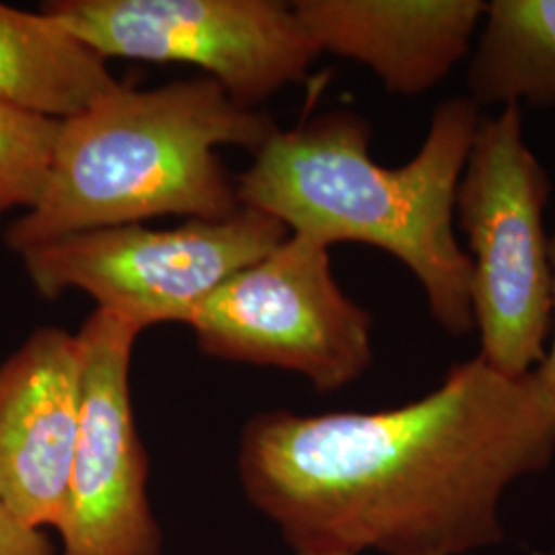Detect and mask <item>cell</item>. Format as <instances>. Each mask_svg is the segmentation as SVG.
Masks as SVG:
<instances>
[{
	"instance_id": "13",
	"label": "cell",
	"mask_w": 555,
	"mask_h": 555,
	"mask_svg": "<svg viewBox=\"0 0 555 555\" xmlns=\"http://www.w3.org/2000/svg\"><path fill=\"white\" fill-rule=\"evenodd\" d=\"M60 119L0 101V220L40 202L52 169Z\"/></svg>"
},
{
	"instance_id": "6",
	"label": "cell",
	"mask_w": 555,
	"mask_h": 555,
	"mask_svg": "<svg viewBox=\"0 0 555 555\" xmlns=\"http://www.w3.org/2000/svg\"><path fill=\"white\" fill-rule=\"evenodd\" d=\"M185 325L206 357L291 371L319 393L373 362V318L339 288L330 247L293 233L224 280Z\"/></svg>"
},
{
	"instance_id": "12",
	"label": "cell",
	"mask_w": 555,
	"mask_h": 555,
	"mask_svg": "<svg viewBox=\"0 0 555 555\" xmlns=\"http://www.w3.org/2000/svg\"><path fill=\"white\" fill-rule=\"evenodd\" d=\"M483 105H555V0H492L467 73Z\"/></svg>"
},
{
	"instance_id": "15",
	"label": "cell",
	"mask_w": 555,
	"mask_h": 555,
	"mask_svg": "<svg viewBox=\"0 0 555 555\" xmlns=\"http://www.w3.org/2000/svg\"><path fill=\"white\" fill-rule=\"evenodd\" d=\"M550 259H552V337L547 341V352L543 362L533 371L543 391L552 397L555 403V233L550 237Z\"/></svg>"
},
{
	"instance_id": "16",
	"label": "cell",
	"mask_w": 555,
	"mask_h": 555,
	"mask_svg": "<svg viewBox=\"0 0 555 555\" xmlns=\"http://www.w3.org/2000/svg\"><path fill=\"white\" fill-rule=\"evenodd\" d=\"M537 555H555V547H554V550H550V552H543V554H537Z\"/></svg>"
},
{
	"instance_id": "4",
	"label": "cell",
	"mask_w": 555,
	"mask_h": 555,
	"mask_svg": "<svg viewBox=\"0 0 555 555\" xmlns=\"http://www.w3.org/2000/svg\"><path fill=\"white\" fill-rule=\"evenodd\" d=\"M552 179L525 139L522 107L477 126L455 194V224L472 263V311L492 369L520 378L543 362L552 332L545 208Z\"/></svg>"
},
{
	"instance_id": "17",
	"label": "cell",
	"mask_w": 555,
	"mask_h": 555,
	"mask_svg": "<svg viewBox=\"0 0 555 555\" xmlns=\"http://www.w3.org/2000/svg\"><path fill=\"white\" fill-rule=\"evenodd\" d=\"M295 555H311V554H295Z\"/></svg>"
},
{
	"instance_id": "7",
	"label": "cell",
	"mask_w": 555,
	"mask_h": 555,
	"mask_svg": "<svg viewBox=\"0 0 555 555\" xmlns=\"http://www.w3.org/2000/svg\"><path fill=\"white\" fill-rule=\"evenodd\" d=\"M41 11L103 60L198 66L251 109L305 80L319 54L280 0H54Z\"/></svg>"
},
{
	"instance_id": "1",
	"label": "cell",
	"mask_w": 555,
	"mask_h": 555,
	"mask_svg": "<svg viewBox=\"0 0 555 555\" xmlns=\"http://www.w3.org/2000/svg\"><path fill=\"white\" fill-rule=\"evenodd\" d=\"M555 403L481 357L378 412L251 417L238 477L295 554L467 555L504 539L500 504L550 467Z\"/></svg>"
},
{
	"instance_id": "10",
	"label": "cell",
	"mask_w": 555,
	"mask_h": 555,
	"mask_svg": "<svg viewBox=\"0 0 555 555\" xmlns=\"http://www.w3.org/2000/svg\"><path fill=\"white\" fill-rule=\"evenodd\" d=\"M298 21L319 54L371 68L396 95H422L472 54L481 0H298Z\"/></svg>"
},
{
	"instance_id": "14",
	"label": "cell",
	"mask_w": 555,
	"mask_h": 555,
	"mask_svg": "<svg viewBox=\"0 0 555 555\" xmlns=\"http://www.w3.org/2000/svg\"><path fill=\"white\" fill-rule=\"evenodd\" d=\"M0 555H56L46 531L21 522L0 502Z\"/></svg>"
},
{
	"instance_id": "2",
	"label": "cell",
	"mask_w": 555,
	"mask_h": 555,
	"mask_svg": "<svg viewBox=\"0 0 555 555\" xmlns=\"http://www.w3.org/2000/svg\"><path fill=\"white\" fill-rule=\"evenodd\" d=\"M479 121L469 98L442 101L414 159L393 169L371 157V126L350 109L278 128L238 176V204L325 247L387 251L414 274L438 325L467 336L472 263L456 241L455 194Z\"/></svg>"
},
{
	"instance_id": "8",
	"label": "cell",
	"mask_w": 555,
	"mask_h": 555,
	"mask_svg": "<svg viewBox=\"0 0 555 555\" xmlns=\"http://www.w3.org/2000/svg\"><path fill=\"white\" fill-rule=\"evenodd\" d=\"M139 325L95 309L80 325L79 437L60 522V555H160V529L146 496L130 362Z\"/></svg>"
},
{
	"instance_id": "9",
	"label": "cell",
	"mask_w": 555,
	"mask_h": 555,
	"mask_svg": "<svg viewBox=\"0 0 555 555\" xmlns=\"http://www.w3.org/2000/svg\"><path fill=\"white\" fill-rule=\"evenodd\" d=\"M79 412V337L40 327L0 366V502L34 529L59 531Z\"/></svg>"
},
{
	"instance_id": "3",
	"label": "cell",
	"mask_w": 555,
	"mask_h": 555,
	"mask_svg": "<svg viewBox=\"0 0 555 555\" xmlns=\"http://www.w3.org/2000/svg\"><path fill=\"white\" fill-rule=\"evenodd\" d=\"M276 130L274 119L238 105L208 77L155 89L118 82L60 121L40 202L7 229L4 243L21 254L157 217L229 219L241 204L217 149L258 153Z\"/></svg>"
},
{
	"instance_id": "5",
	"label": "cell",
	"mask_w": 555,
	"mask_h": 555,
	"mask_svg": "<svg viewBox=\"0 0 555 555\" xmlns=\"http://www.w3.org/2000/svg\"><path fill=\"white\" fill-rule=\"evenodd\" d=\"M288 229L241 206L229 219H190L173 229L142 222L93 229L21 251L43 298L80 291L98 309L140 330L188 323L224 280L270 254Z\"/></svg>"
},
{
	"instance_id": "11",
	"label": "cell",
	"mask_w": 555,
	"mask_h": 555,
	"mask_svg": "<svg viewBox=\"0 0 555 555\" xmlns=\"http://www.w3.org/2000/svg\"><path fill=\"white\" fill-rule=\"evenodd\" d=\"M119 80L48 13L0 2V101L43 118L68 119Z\"/></svg>"
}]
</instances>
